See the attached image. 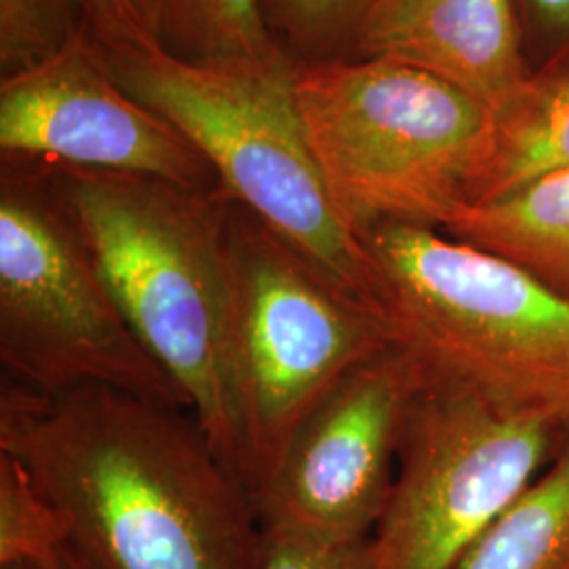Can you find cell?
<instances>
[{"mask_svg": "<svg viewBox=\"0 0 569 569\" xmlns=\"http://www.w3.org/2000/svg\"><path fill=\"white\" fill-rule=\"evenodd\" d=\"M378 0H262L272 37L298 63L352 60L355 39Z\"/></svg>", "mask_w": 569, "mask_h": 569, "instance_id": "16", "label": "cell"}, {"mask_svg": "<svg viewBox=\"0 0 569 569\" xmlns=\"http://www.w3.org/2000/svg\"><path fill=\"white\" fill-rule=\"evenodd\" d=\"M0 569H84L81 563L74 559V555L66 547H61L53 557L42 559V561H26V563H16Z\"/></svg>", "mask_w": 569, "mask_h": 569, "instance_id": "22", "label": "cell"}, {"mask_svg": "<svg viewBox=\"0 0 569 569\" xmlns=\"http://www.w3.org/2000/svg\"><path fill=\"white\" fill-rule=\"evenodd\" d=\"M91 34L110 51H164L154 0H87Z\"/></svg>", "mask_w": 569, "mask_h": 569, "instance_id": "19", "label": "cell"}, {"mask_svg": "<svg viewBox=\"0 0 569 569\" xmlns=\"http://www.w3.org/2000/svg\"><path fill=\"white\" fill-rule=\"evenodd\" d=\"M260 569H369V538L329 542L281 529H264Z\"/></svg>", "mask_w": 569, "mask_h": 569, "instance_id": "20", "label": "cell"}, {"mask_svg": "<svg viewBox=\"0 0 569 569\" xmlns=\"http://www.w3.org/2000/svg\"><path fill=\"white\" fill-rule=\"evenodd\" d=\"M425 378V366L395 342L346 371L293 428L253 493L262 528L329 542L371 538Z\"/></svg>", "mask_w": 569, "mask_h": 569, "instance_id": "9", "label": "cell"}, {"mask_svg": "<svg viewBox=\"0 0 569 569\" xmlns=\"http://www.w3.org/2000/svg\"><path fill=\"white\" fill-rule=\"evenodd\" d=\"M230 256L253 498L312 406L346 371L392 340L376 312L329 283L234 199Z\"/></svg>", "mask_w": 569, "mask_h": 569, "instance_id": "8", "label": "cell"}, {"mask_svg": "<svg viewBox=\"0 0 569 569\" xmlns=\"http://www.w3.org/2000/svg\"><path fill=\"white\" fill-rule=\"evenodd\" d=\"M456 569H569V428L549 465Z\"/></svg>", "mask_w": 569, "mask_h": 569, "instance_id": "13", "label": "cell"}, {"mask_svg": "<svg viewBox=\"0 0 569 569\" xmlns=\"http://www.w3.org/2000/svg\"><path fill=\"white\" fill-rule=\"evenodd\" d=\"M519 4L531 37L542 47V68L569 63V0H519Z\"/></svg>", "mask_w": 569, "mask_h": 569, "instance_id": "21", "label": "cell"}, {"mask_svg": "<svg viewBox=\"0 0 569 569\" xmlns=\"http://www.w3.org/2000/svg\"><path fill=\"white\" fill-rule=\"evenodd\" d=\"M0 157L222 186L173 122L122 89L91 32L41 66L0 79Z\"/></svg>", "mask_w": 569, "mask_h": 569, "instance_id": "10", "label": "cell"}, {"mask_svg": "<svg viewBox=\"0 0 569 569\" xmlns=\"http://www.w3.org/2000/svg\"><path fill=\"white\" fill-rule=\"evenodd\" d=\"M0 363L4 380L39 392L96 385L188 411L127 321L53 164L16 157H0Z\"/></svg>", "mask_w": 569, "mask_h": 569, "instance_id": "6", "label": "cell"}, {"mask_svg": "<svg viewBox=\"0 0 569 569\" xmlns=\"http://www.w3.org/2000/svg\"><path fill=\"white\" fill-rule=\"evenodd\" d=\"M0 451L30 472L84 569H260L251 493L183 409L2 378Z\"/></svg>", "mask_w": 569, "mask_h": 569, "instance_id": "1", "label": "cell"}, {"mask_svg": "<svg viewBox=\"0 0 569 569\" xmlns=\"http://www.w3.org/2000/svg\"><path fill=\"white\" fill-rule=\"evenodd\" d=\"M563 169H569V63L536 70L523 96L498 117L496 159L477 203Z\"/></svg>", "mask_w": 569, "mask_h": 569, "instance_id": "14", "label": "cell"}, {"mask_svg": "<svg viewBox=\"0 0 569 569\" xmlns=\"http://www.w3.org/2000/svg\"><path fill=\"white\" fill-rule=\"evenodd\" d=\"M306 138L345 224L441 230L477 203L498 148V117L458 87L388 60L298 63Z\"/></svg>", "mask_w": 569, "mask_h": 569, "instance_id": "4", "label": "cell"}, {"mask_svg": "<svg viewBox=\"0 0 569 569\" xmlns=\"http://www.w3.org/2000/svg\"><path fill=\"white\" fill-rule=\"evenodd\" d=\"M441 232L507 258L569 298V169L460 207Z\"/></svg>", "mask_w": 569, "mask_h": 569, "instance_id": "12", "label": "cell"}, {"mask_svg": "<svg viewBox=\"0 0 569 569\" xmlns=\"http://www.w3.org/2000/svg\"><path fill=\"white\" fill-rule=\"evenodd\" d=\"M361 241L395 345L502 411L569 428V298L430 226L385 222Z\"/></svg>", "mask_w": 569, "mask_h": 569, "instance_id": "3", "label": "cell"}, {"mask_svg": "<svg viewBox=\"0 0 569 569\" xmlns=\"http://www.w3.org/2000/svg\"><path fill=\"white\" fill-rule=\"evenodd\" d=\"M87 32V0H0V79L56 58Z\"/></svg>", "mask_w": 569, "mask_h": 569, "instance_id": "17", "label": "cell"}, {"mask_svg": "<svg viewBox=\"0 0 569 569\" xmlns=\"http://www.w3.org/2000/svg\"><path fill=\"white\" fill-rule=\"evenodd\" d=\"M103 51L122 89L173 122L237 203L380 317L369 251L340 218L306 138L298 61L281 53L256 63H197L167 51Z\"/></svg>", "mask_w": 569, "mask_h": 569, "instance_id": "5", "label": "cell"}, {"mask_svg": "<svg viewBox=\"0 0 569 569\" xmlns=\"http://www.w3.org/2000/svg\"><path fill=\"white\" fill-rule=\"evenodd\" d=\"M53 169L127 321L182 390L207 443L251 493L234 327L232 197L222 186Z\"/></svg>", "mask_w": 569, "mask_h": 569, "instance_id": "2", "label": "cell"}, {"mask_svg": "<svg viewBox=\"0 0 569 569\" xmlns=\"http://www.w3.org/2000/svg\"><path fill=\"white\" fill-rule=\"evenodd\" d=\"M563 428L515 416L427 371L407 413L369 569H456L549 465Z\"/></svg>", "mask_w": 569, "mask_h": 569, "instance_id": "7", "label": "cell"}, {"mask_svg": "<svg viewBox=\"0 0 569 569\" xmlns=\"http://www.w3.org/2000/svg\"><path fill=\"white\" fill-rule=\"evenodd\" d=\"M61 547L60 517L20 460L0 451V568L49 559Z\"/></svg>", "mask_w": 569, "mask_h": 569, "instance_id": "18", "label": "cell"}, {"mask_svg": "<svg viewBox=\"0 0 569 569\" xmlns=\"http://www.w3.org/2000/svg\"><path fill=\"white\" fill-rule=\"evenodd\" d=\"M164 51L197 63H256L284 53L262 0H154Z\"/></svg>", "mask_w": 569, "mask_h": 569, "instance_id": "15", "label": "cell"}, {"mask_svg": "<svg viewBox=\"0 0 569 569\" xmlns=\"http://www.w3.org/2000/svg\"><path fill=\"white\" fill-rule=\"evenodd\" d=\"M515 0H378L361 21L352 60L428 72L500 117L533 77Z\"/></svg>", "mask_w": 569, "mask_h": 569, "instance_id": "11", "label": "cell"}]
</instances>
